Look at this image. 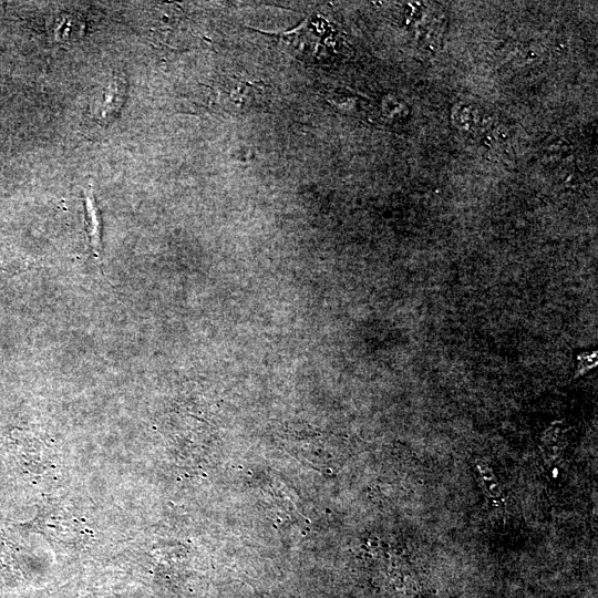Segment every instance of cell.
<instances>
[{
  "label": "cell",
  "mask_w": 598,
  "mask_h": 598,
  "mask_svg": "<svg viewBox=\"0 0 598 598\" xmlns=\"http://www.w3.org/2000/svg\"><path fill=\"white\" fill-rule=\"evenodd\" d=\"M223 105L235 113H245L262 105L266 91L261 83L228 79L221 83Z\"/></svg>",
  "instance_id": "cell-2"
},
{
  "label": "cell",
  "mask_w": 598,
  "mask_h": 598,
  "mask_svg": "<svg viewBox=\"0 0 598 598\" xmlns=\"http://www.w3.org/2000/svg\"><path fill=\"white\" fill-rule=\"evenodd\" d=\"M334 30L323 21L307 19L306 23L292 30L287 34L285 42L292 48L297 55L308 56V59L322 58L318 48L322 42L326 44H336Z\"/></svg>",
  "instance_id": "cell-1"
},
{
  "label": "cell",
  "mask_w": 598,
  "mask_h": 598,
  "mask_svg": "<svg viewBox=\"0 0 598 598\" xmlns=\"http://www.w3.org/2000/svg\"><path fill=\"white\" fill-rule=\"evenodd\" d=\"M23 270L24 269L21 267L6 264L3 258L0 256V289L4 286L7 280L22 272Z\"/></svg>",
  "instance_id": "cell-5"
},
{
  "label": "cell",
  "mask_w": 598,
  "mask_h": 598,
  "mask_svg": "<svg viewBox=\"0 0 598 598\" xmlns=\"http://www.w3.org/2000/svg\"><path fill=\"white\" fill-rule=\"evenodd\" d=\"M85 230L89 244L97 265L102 262V217L95 198L94 188L89 185L84 189Z\"/></svg>",
  "instance_id": "cell-3"
},
{
  "label": "cell",
  "mask_w": 598,
  "mask_h": 598,
  "mask_svg": "<svg viewBox=\"0 0 598 598\" xmlns=\"http://www.w3.org/2000/svg\"><path fill=\"white\" fill-rule=\"evenodd\" d=\"M126 86V81L123 76L114 75L110 81L97 111V118L101 122L110 123L117 117L124 104Z\"/></svg>",
  "instance_id": "cell-4"
}]
</instances>
